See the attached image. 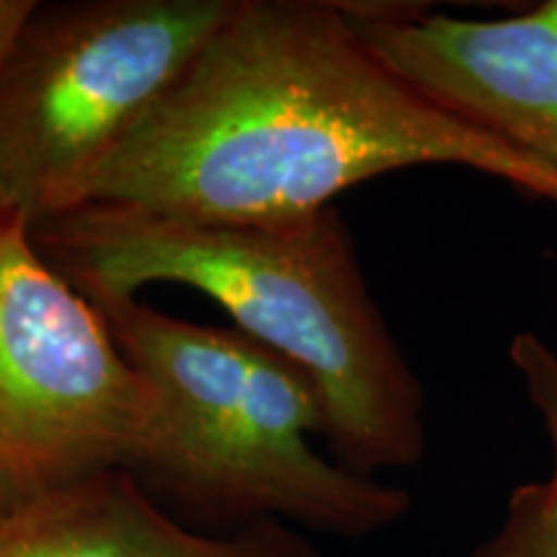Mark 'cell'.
Wrapping results in <instances>:
<instances>
[{"instance_id":"obj_3","label":"cell","mask_w":557,"mask_h":557,"mask_svg":"<svg viewBox=\"0 0 557 557\" xmlns=\"http://www.w3.org/2000/svg\"><path fill=\"white\" fill-rule=\"evenodd\" d=\"M94 305L156 395L132 475L207 519H287L367 537L406 517V491L312 449L323 406L289 359L238 329L189 323L137 297Z\"/></svg>"},{"instance_id":"obj_8","label":"cell","mask_w":557,"mask_h":557,"mask_svg":"<svg viewBox=\"0 0 557 557\" xmlns=\"http://www.w3.org/2000/svg\"><path fill=\"white\" fill-rule=\"evenodd\" d=\"M508 359L545 429L553 468L545 480L513 487L498 529L470 557H557V351L540 333L521 331Z\"/></svg>"},{"instance_id":"obj_4","label":"cell","mask_w":557,"mask_h":557,"mask_svg":"<svg viewBox=\"0 0 557 557\" xmlns=\"http://www.w3.org/2000/svg\"><path fill=\"white\" fill-rule=\"evenodd\" d=\"M233 0L37 3L0 58V199L32 227L88 181L176 86Z\"/></svg>"},{"instance_id":"obj_6","label":"cell","mask_w":557,"mask_h":557,"mask_svg":"<svg viewBox=\"0 0 557 557\" xmlns=\"http://www.w3.org/2000/svg\"><path fill=\"white\" fill-rule=\"evenodd\" d=\"M364 45L455 120L557 176V0L498 18L341 3Z\"/></svg>"},{"instance_id":"obj_1","label":"cell","mask_w":557,"mask_h":557,"mask_svg":"<svg viewBox=\"0 0 557 557\" xmlns=\"http://www.w3.org/2000/svg\"><path fill=\"white\" fill-rule=\"evenodd\" d=\"M416 165H457L557 207L553 171L423 99L341 3L233 0L176 86L94 173L83 207L269 225Z\"/></svg>"},{"instance_id":"obj_2","label":"cell","mask_w":557,"mask_h":557,"mask_svg":"<svg viewBox=\"0 0 557 557\" xmlns=\"http://www.w3.org/2000/svg\"><path fill=\"white\" fill-rule=\"evenodd\" d=\"M39 253L90 302L186 284L240 333L308 374L341 468H413L426 449L421 380L367 287L336 207L269 225H197L86 205L32 227Z\"/></svg>"},{"instance_id":"obj_9","label":"cell","mask_w":557,"mask_h":557,"mask_svg":"<svg viewBox=\"0 0 557 557\" xmlns=\"http://www.w3.org/2000/svg\"><path fill=\"white\" fill-rule=\"evenodd\" d=\"M34 5H37V0H0V58L9 50L11 39L16 37Z\"/></svg>"},{"instance_id":"obj_5","label":"cell","mask_w":557,"mask_h":557,"mask_svg":"<svg viewBox=\"0 0 557 557\" xmlns=\"http://www.w3.org/2000/svg\"><path fill=\"white\" fill-rule=\"evenodd\" d=\"M156 395L103 312L0 199V519L103 470H127Z\"/></svg>"},{"instance_id":"obj_7","label":"cell","mask_w":557,"mask_h":557,"mask_svg":"<svg viewBox=\"0 0 557 557\" xmlns=\"http://www.w3.org/2000/svg\"><path fill=\"white\" fill-rule=\"evenodd\" d=\"M0 557H315L276 521L205 534L163 511L127 470H103L0 519Z\"/></svg>"}]
</instances>
